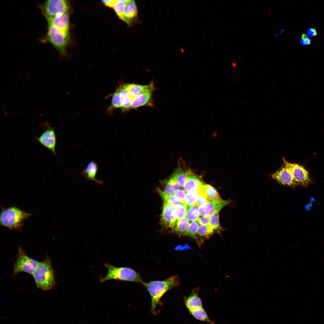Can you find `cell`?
Listing matches in <instances>:
<instances>
[{"label": "cell", "mask_w": 324, "mask_h": 324, "mask_svg": "<svg viewBox=\"0 0 324 324\" xmlns=\"http://www.w3.org/2000/svg\"><path fill=\"white\" fill-rule=\"evenodd\" d=\"M177 276L170 277L164 280L152 281L142 284L149 293L151 298V310H155L163 296L168 291L177 286L179 283Z\"/></svg>", "instance_id": "obj_1"}, {"label": "cell", "mask_w": 324, "mask_h": 324, "mask_svg": "<svg viewBox=\"0 0 324 324\" xmlns=\"http://www.w3.org/2000/svg\"><path fill=\"white\" fill-rule=\"evenodd\" d=\"M37 286L44 290H50L56 285L54 273L50 257L47 255L32 274Z\"/></svg>", "instance_id": "obj_2"}, {"label": "cell", "mask_w": 324, "mask_h": 324, "mask_svg": "<svg viewBox=\"0 0 324 324\" xmlns=\"http://www.w3.org/2000/svg\"><path fill=\"white\" fill-rule=\"evenodd\" d=\"M32 214L15 206L3 209L1 213L0 225L10 230L21 231L25 220Z\"/></svg>", "instance_id": "obj_3"}, {"label": "cell", "mask_w": 324, "mask_h": 324, "mask_svg": "<svg viewBox=\"0 0 324 324\" xmlns=\"http://www.w3.org/2000/svg\"><path fill=\"white\" fill-rule=\"evenodd\" d=\"M108 272L104 277L101 279V282L110 280L127 281L143 283L140 275L134 270L128 267H117L108 263L105 264Z\"/></svg>", "instance_id": "obj_4"}, {"label": "cell", "mask_w": 324, "mask_h": 324, "mask_svg": "<svg viewBox=\"0 0 324 324\" xmlns=\"http://www.w3.org/2000/svg\"><path fill=\"white\" fill-rule=\"evenodd\" d=\"M39 263L36 260L28 256L22 248L20 247L14 264L13 276L21 272L32 275Z\"/></svg>", "instance_id": "obj_5"}, {"label": "cell", "mask_w": 324, "mask_h": 324, "mask_svg": "<svg viewBox=\"0 0 324 324\" xmlns=\"http://www.w3.org/2000/svg\"><path fill=\"white\" fill-rule=\"evenodd\" d=\"M44 41L51 44L61 54L65 53L68 37L53 26L48 25Z\"/></svg>", "instance_id": "obj_6"}, {"label": "cell", "mask_w": 324, "mask_h": 324, "mask_svg": "<svg viewBox=\"0 0 324 324\" xmlns=\"http://www.w3.org/2000/svg\"><path fill=\"white\" fill-rule=\"evenodd\" d=\"M40 7L46 19L59 14L68 13L69 9L68 2L64 0H47Z\"/></svg>", "instance_id": "obj_7"}, {"label": "cell", "mask_w": 324, "mask_h": 324, "mask_svg": "<svg viewBox=\"0 0 324 324\" xmlns=\"http://www.w3.org/2000/svg\"><path fill=\"white\" fill-rule=\"evenodd\" d=\"M40 126L44 132L39 137H36L35 139L57 156L56 152V138L54 129L50 126L48 122L41 124Z\"/></svg>", "instance_id": "obj_8"}, {"label": "cell", "mask_w": 324, "mask_h": 324, "mask_svg": "<svg viewBox=\"0 0 324 324\" xmlns=\"http://www.w3.org/2000/svg\"><path fill=\"white\" fill-rule=\"evenodd\" d=\"M285 166L290 171L295 182L297 185L307 186L310 182L308 173L302 166L287 162L283 158Z\"/></svg>", "instance_id": "obj_9"}, {"label": "cell", "mask_w": 324, "mask_h": 324, "mask_svg": "<svg viewBox=\"0 0 324 324\" xmlns=\"http://www.w3.org/2000/svg\"><path fill=\"white\" fill-rule=\"evenodd\" d=\"M230 202L229 200H208L205 204L199 207V215L204 217H210L213 214L218 213Z\"/></svg>", "instance_id": "obj_10"}, {"label": "cell", "mask_w": 324, "mask_h": 324, "mask_svg": "<svg viewBox=\"0 0 324 324\" xmlns=\"http://www.w3.org/2000/svg\"><path fill=\"white\" fill-rule=\"evenodd\" d=\"M46 20L48 25L53 26L68 37L69 18L68 13L59 14Z\"/></svg>", "instance_id": "obj_11"}, {"label": "cell", "mask_w": 324, "mask_h": 324, "mask_svg": "<svg viewBox=\"0 0 324 324\" xmlns=\"http://www.w3.org/2000/svg\"><path fill=\"white\" fill-rule=\"evenodd\" d=\"M163 206L161 223L165 227L173 229L177 221L174 214V207L165 201H164Z\"/></svg>", "instance_id": "obj_12"}, {"label": "cell", "mask_w": 324, "mask_h": 324, "mask_svg": "<svg viewBox=\"0 0 324 324\" xmlns=\"http://www.w3.org/2000/svg\"><path fill=\"white\" fill-rule=\"evenodd\" d=\"M272 178L283 185L291 186L297 185L290 170L284 165L272 175Z\"/></svg>", "instance_id": "obj_13"}, {"label": "cell", "mask_w": 324, "mask_h": 324, "mask_svg": "<svg viewBox=\"0 0 324 324\" xmlns=\"http://www.w3.org/2000/svg\"><path fill=\"white\" fill-rule=\"evenodd\" d=\"M122 86L127 90L132 99L144 93L152 92L154 90L153 82L145 85L128 83L124 84Z\"/></svg>", "instance_id": "obj_14"}, {"label": "cell", "mask_w": 324, "mask_h": 324, "mask_svg": "<svg viewBox=\"0 0 324 324\" xmlns=\"http://www.w3.org/2000/svg\"><path fill=\"white\" fill-rule=\"evenodd\" d=\"M200 289L199 287L194 289L189 296L184 298V305L189 311L203 307L202 301L198 294Z\"/></svg>", "instance_id": "obj_15"}, {"label": "cell", "mask_w": 324, "mask_h": 324, "mask_svg": "<svg viewBox=\"0 0 324 324\" xmlns=\"http://www.w3.org/2000/svg\"><path fill=\"white\" fill-rule=\"evenodd\" d=\"M192 173L191 170L180 164L172 173L171 178L179 187L184 186L188 176Z\"/></svg>", "instance_id": "obj_16"}, {"label": "cell", "mask_w": 324, "mask_h": 324, "mask_svg": "<svg viewBox=\"0 0 324 324\" xmlns=\"http://www.w3.org/2000/svg\"><path fill=\"white\" fill-rule=\"evenodd\" d=\"M152 92H146L133 98L131 100V109H136L144 106H153Z\"/></svg>", "instance_id": "obj_17"}, {"label": "cell", "mask_w": 324, "mask_h": 324, "mask_svg": "<svg viewBox=\"0 0 324 324\" xmlns=\"http://www.w3.org/2000/svg\"><path fill=\"white\" fill-rule=\"evenodd\" d=\"M98 170L97 164L94 161H92L88 163L86 167L82 171L81 175L88 180L101 184L103 182L96 178Z\"/></svg>", "instance_id": "obj_18"}, {"label": "cell", "mask_w": 324, "mask_h": 324, "mask_svg": "<svg viewBox=\"0 0 324 324\" xmlns=\"http://www.w3.org/2000/svg\"><path fill=\"white\" fill-rule=\"evenodd\" d=\"M137 15V10L136 3L134 0H129L125 4L124 12V22L130 25Z\"/></svg>", "instance_id": "obj_19"}, {"label": "cell", "mask_w": 324, "mask_h": 324, "mask_svg": "<svg viewBox=\"0 0 324 324\" xmlns=\"http://www.w3.org/2000/svg\"><path fill=\"white\" fill-rule=\"evenodd\" d=\"M204 184L201 180L193 173L189 176L183 186L184 190L187 192L192 190H200Z\"/></svg>", "instance_id": "obj_20"}, {"label": "cell", "mask_w": 324, "mask_h": 324, "mask_svg": "<svg viewBox=\"0 0 324 324\" xmlns=\"http://www.w3.org/2000/svg\"><path fill=\"white\" fill-rule=\"evenodd\" d=\"M214 233V230L209 224L200 225L198 229L196 240L199 246L200 247L204 240L208 239Z\"/></svg>", "instance_id": "obj_21"}, {"label": "cell", "mask_w": 324, "mask_h": 324, "mask_svg": "<svg viewBox=\"0 0 324 324\" xmlns=\"http://www.w3.org/2000/svg\"><path fill=\"white\" fill-rule=\"evenodd\" d=\"M116 91L119 95L122 111L130 109L132 98L127 90L122 86L119 87Z\"/></svg>", "instance_id": "obj_22"}, {"label": "cell", "mask_w": 324, "mask_h": 324, "mask_svg": "<svg viewBox=\"0 0 324 324\" xmlns=\"http://www.w3.org/2000/svg\"><path fill=\"white\" fill-rule=\"evenodd\" d=\"M190 314L196 320L208 324H215V322L209 318L203 307L189 311Z\"/></svg>", "instance_id": "obj_23"}, {"label": "cell", "mask_w": 324, "mask_h": 324, "mask_svg": "<svg viewBox=\"0 0 324 324\" xmlns=\"http://www.w3.org/2000/svg\"><path fill=\"white\" fill-rule=\"evenodd\" d=\"M189 221L186 218L177 221L174 228V231L180 236L188 235Z\"/></svg>", "instance_id": "obj_24"}, {"label": "cell", "mask_w": 324, "mask_h": 324, "mask_svg": "<svg viewBox=\"0 0 324 324\" xmlns=\"http://www.w3.org/2000/svg\"><path fill=\"white\" fill-rule=\"evenodd\" d=\"M201 191L208 200H222L216 189L209 184H204Z\"/></svg>", "instance_id": "obj_25"}, {"label": "cell", "mask_w": 324, "mask_h": 324, "mask_svg": "<svg viewBox=\"0 0 324 324\" xmlns=\"http://www.w3.org/2000/svg\"><path fill=\"white\" fill-rule=\"evenodd\" d=\"M157 190L164 201L167 202L173 207L177 205L184 204L174 195L168 194L158 188Z\"/></svg>", "instance_id": "obj_26"}, {"label": "cell", "mask_w": 324, "mask_h": 324, "mask_svg": "<svg viewBox=\"0 0 324 324\" xmlns=\"http://www.w3.org/2000/svg\"><path fill=\"white\" fill-rule=\"evenodd\" d=\"M188 207L184 204L178 205L173 208V212L177 220L185 218L187 216Z\"/></svg>", "instance_id": "obj_27"}, {"label": "cell", "mask_w": 324, "mask_h": 324, "mask_svg": "<svg viewBox=\"0 0 324 324\" xmlns=\"http://www.w3.org/2000/svg\"><path fill=\"white\" fill-rule=\"evenodd\" d=\"M198 195V191L195 190L187 192L184 197V204L188 207L194 206Z\"/></svg>", "instance_id": "obj_28"}, {"label": "cell", "mask_w": 324, "mask_h": 324, "mask_svg": "<svg viewBox=\"0 0 324 324\" xmlns=\"http://www.w3.org/2000/svg\"><path fill=\"white\" fill-rule=\"evenodd\" d=\"M179 187L172 179L170 178L168 180L164 188V192L169 195H174L175 192L178 189Z\"/></svg>", "instance_id": "obj_29"}, {"label": "cell", "mask_w": 324, "mask_h": 324, "mask_svg": "<svg viewBox=\"0 0 324 324\" xmlns=\"http://www.w3.org/2000/svg\"><path fill=\"white\" fill-rule=\"evenodd\" d=\"M199 214L197 207L194 206L188 207L186 217L189 221L193 222L197 220Z\"/></svg>", "instance_id": "obj_30"}, {"label": "cell", "mask_w": 324, "mask_h": 324, "mask_svg": "<svg viewBox=\"0 0 324 324\" xmlns=\"http://www.w3.org/2000/svg\"><path fill=\"white\" fill-rule=\"evenodd\" d=\"M209 224L213 227L214 230L218 232L221 229L218 213L213 214L209 217Z\"/></svg>", "instance_id": "obj_31"}, {"label": "cell", "mask_w": 324, "mask_h": 324, "mask_svg": "<svg viewBox=\"0 0 324 324\" xmlns=\"http://www.w3.org/2000/svg\"><path fill=\"white\" fill-rule=\"evenodd\" d=\"M125 5V4L119 2L118 0L113 8L119 18L124 22V19L123 14Z\"/></svg>", "instance_id": "obj_32"}, {"label": "cell", "mask_w": 324, "mask_h": 324, "mask_svg": "<svg viewBox=\"0 0 324 324\" xmlns=\"http://www.w3.org/2000/svg\"><path fill=\"white\" fill-rule=\"evenodd\" d=\"M199 223L197 221L192 222L190 224L188 235L192 237L195 240L196 238L197 233L199 226Z\"/></svg>", "instance_id": "obj_33"}, {"label": "cell", "mask_w": 324, "mask_h": 324, "mask_svg": "<svg viewBox=\"0 0 324 324\" xmlns=\"http://www.w3.org/2000/svg\"><path fill=\"white\" fill-rule=\"evenodd\" d=\"M116 108H122L119 95L117 91L112 94L111 104L109 108L110 110Z\"/></svg>", "instance_id": "obj_34"}, {"label": "cell", "mask_w": 324, "mask_h": 324, "mask_svg": "<svg viewBox=\"0 0 324 324\" xmlns=\"http://www.w3.org/2000/svg\"><path fill=\"white\" fill-rule=\"evenodd\" d=\"M198 192V196L194 205L197 207L204 205L208 200L201 190Z\"/></svg>", "instance_id": "obj_35"}, {"label": "cell", "mask_w": 324, "mask_h": 324, "mask_svg": "<svg viewBox=\"0 0 324 324\" xmlns=\"http://www.w3.org/2000/svg\"><path fill=\"white\" fill-rule=\"evenodd\" d=\"M185 195V192L184 190L178 189L175 193L174 196L178 200L184 204V199Z\"/></svg>", "instance_id": "obj_36"}, {"label": "cell", "mask_w": 324, "mask_h": 324, "mask_svg": "<svg viewBox=\"0 0 324 324\" xmlns=\"http://www.w3.org/2000/svg\"><path fill=\"white\" fill-rule=\"evenodd\" d=\"M301 38L300 42L303 45H308L310 44L311 40L306 34H303L302 35Z\"/></svg>", "instance_id": "obj_37"}, {"label": "cell", "mask_w": 324, "mask_h": 324, "mask_svg": "<svg viewBox=\"0 0 324 324\" xmlns=\"http://www.w3.org/2000/svg\"><path fill=\"white\" fill-rule=\"evenodd\" d=\"M197 221L200 225H207L209 224L210 221L209 217H204L200 216Z\"/></svg>", "instance_id": "obj_38"}, {"label": "cell", "mask_w": 324, "mask_h": 324, "mask_svg": "<svg viewBox=\"0 0 324 324\" xmlns=\"http://www.w3.org/2000/svg\"><path fill=\"white\" fill-rule=\"evenodd\" d=\"M102 2L106 6L113 8L117 2V0H103Z\"/></svg>", "instance_id": "obj_39"}, {"label": "cell", "mask_w": 324, "mask_h": 324, "mask_svg": "<svg viewBox=\"0 0 324 324\" xmlns=\"http://www.w3.org/2000/svg\"><path fill=\"white\" fill-rule=\"evenodd\" d=\"M307 33L308 35L311 37L317 35V32L316 29L313 28H309L307 30Z\"/></svg>", "instance_id": "obj_40"}]
</instances>
